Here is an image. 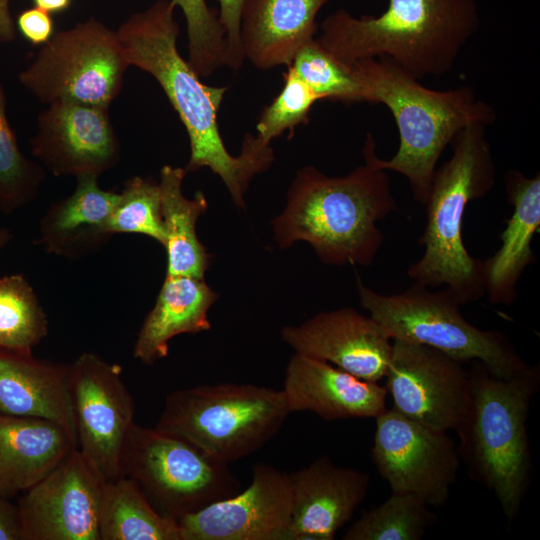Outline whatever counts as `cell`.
<instances>
[{
	"label": "cell",
	"instance_id": "22",
	"mask_svg": "<svg viewBox=\"0 0 540 540\" xmlns=\"http://www.w3.org/2000/svg\"><path fill=\"white\" fill-rule=\"evenodd\" d=\"M72 194L53 203L39 224L37 244L46 252L80 259L105 246L113 234L109 220L119 193L99 187L98 178L78 177Z\"/></svg>",
	"mask_w": 540,
	"mask_h": 540
},
{
	"label": "cell",
	"instance_id": "7",
	"mask_svg": "<svg viewBox=\"0 0 540 540\" xmlns=\"http://www.w3.org/2000/svg\"><path fill=\"white\" fill-rule=\"evenodd\" d=\"M290 414L282 389L217 383L170 392L155 428L229 465L271 441Z\"/></svg>",
	"mask_w": 540,
	"mask_h": 540
},
{
	"label": "cell",
	"instance_id": "14",
	"mask_svg": "<svg viewBox=\"0 0 540 540\" xmlns=\"http://www.w3.org/2000/svg\"><path fill=\"white\" fill-rule=\"evenodd\" d=\"M104 483L75 447L22 493L17 504L22 540H100Z\"/></svg>",
	"mask_w": 540,
	"mask_h": 540
},
{
	"label": "cell",
	"instance_id": "12",
	"mask_svg": "<svg viewBox=\"0 0 540 540\" xmlns=\"http://www.w3.org/2000/svg\"><path fill=\"white\" fill-rule=\"evenodd\" d=\"M375 420L371 458L391 492L414 494L429 506L444 505L460 467L453 439L393 408Z\"/></svg>",
	"mask_w": 540,
	"mask_h": 540
},
{
	"label": "cell",
	"instance_id": "15",
	"mask_svg": "<svg viewBox=\"0 0 540 540\" xmlns=\"http://www.w3.org/2000/svg\"><path fill=\"white\" fill-rule=\"evenodd\" d=\"M289 474L258 463L251 482L233 496L178 521L181 540H291Z\"/></svg>",
	"mask_w": 540,
	"mask_h": 540
},
{
	"label": "cell",
	"instance_id": "37",
	"mask_svg": "<svg viewBox=\"0 0 540 540\" xmlns=\"http://www.w3.org/2000/svg\"><path fill=\"white\" fill-rule=\"evenodd\" d=\"M0 540H22L17 505L0 496Z\"/></svg>",
	"mask_w": 540,
	"mask_h": 540
},
{
	"label": "cell",
	"instance_id": "23",
	"mask_svg": "<svg viewBox=\"0 0 540 540\" xmlns=\"http://www.w3.org/2000/svg\"><path fill=\"white\" fill-rule=\"evenodd\" d=\"M0 413L47 419L76 436L69 364L0 351Z\"/></svg>",
	"mask_w": 540,
	"mask_h": 540
},
{
	"label": "cell",
	"instance_id": "19",
	"mask_svg": "<svg viewBox=\"0 0 540 540\" xmlns=\"http://www.w3.org/2000/svg\"><path fill=\"white\" fill-rule=\"evenodd\" d=\"M282 391L289 411H309L327 421L376 418L387 410V391L320 359L294 353Z\"/></svg>",
	"mask_w": 540,
	"mask_h": 540
},
{
	"label": "cell",
	"instance_id": "8",
	"mask_svg": "<svg viewBox=\"0 0 540 540\" xmlns=\"http://www.w3.org/2000/svg\"><path fill=\"white\" fill-rule=\"evenodd\" d=\"M362 308L392 340L435 348L465 364L480 361L490 372L512 378L528 371L510 340L500 331L482 330L461 314V303L448 288L432 291L414 283L400 293L380 294L357 276Z\"/></svg>",
	"mask_w": 540,
	"mask_h": 540
},
{
	"label": "cell",
	"instance_id": "24",
	"mask_svg": "<svg viewBox=\"0 0 540 540\" xmlns=\"http://www.w3.org/2000/svg\"><path fill=\"white\" fill-rule=\"evenodd\" d=\"M75 447L76 436L62 425L0 413V496L25 492Z\"/></svg>",
	"mask_w": 540,
	"mask_h": 540
},
{
	"label": "cell",
	"instance_id": "21",
	"mask_svg": "<svg viewBox=\"0 0 540 540\" xmlns=\"http://www.w3.org/2000/svg\"><path fill=\"white\" fill-rule=\"evenodd\" d=\"M505 190L513 212L500 234L499 249L483 260V277L489 302L510 305L522 274L536 259L531 243L540 227V174L526 177L510 169L505 174Z\"/></svg>",
	"mask_w": 540,
	"mask_h": 540
},
{
	"label": "cell",
	"instance_id": "40",
	"mask_svg": "<svg viewBox=\"0 0 540 540\" xmlns=\"http://www.w3.org/2000/svg\"><path fill=\"white\" fill-rule=\"evenodd\" d=\"M13 238L12 232L7 228H0V248L7 245Z\"/></svg>",
	"mask_w": 540,
	"mask_h": 540
},
{
	"label": "cell",
	"instance_id": "5",
	"mask_svg": "<svg viewBox=\"0 0 540 540\" xmlns=\"http://www.w3.org/2000/svg\"><path fill=\"white\" fill-rule=\"evenodd\" d=\"M486 127L471 124L451 142L452 155L437 167L426 203L422 256L407 269L416 283L445 286L463 304L485 295L483 260L466 249L462 230L467 205L485 197L496 182V164Z\"/></svg>",
	"mask_w": 540,
	"mask_h": 540
},
{
	"label": "cell",
	"instance_id": "29",
	"mask_svg": "<svg viewBox=\"0 0 540 540\" xmlns=\"http://www.w3.org/2000/svg\"><path fill=\"white\" fill-rule=\"evenodd\" d=\"M48 333L46 314L21 274L0 278V351L30 354Z\"/></svg>",
	"mask_w": 540,
	"mask_h": 540
},
{
	"label": "cell",
	"instance_id": "32",
	"mask_svg": "<svg viewBox=\"0 0 540 540\" xmlns=\"http://www.w3.org/2000/svg\"><path fill=\"white\" fill-rule=\"evenodd\" d=\"M109 228L114 234H141L165 243L159 183L135 176L127 180L113 208Z\"/></svg>",
	"mask_w": 540,
	"mask_h": 540
},
{
	"label": "cell",
	"instance_id": "1",
	"mask_svg": "<svg viewBox=\"0 0 540 540\" xmlns=\"http://www.w3.org/2000/svg\"><path fill=\"white\" fill-rule=\"evenodd\" d=\"M175 8L171 0L155 1L129 16L116 31L118 38L129 66L156 79L185 126L190 144L186 171L208 167L222 179L235 205L242 208L253 177L273 163V149L247 133L240 154L228 152L217 120L228 87L204 84L180 55Z\"/></svg>",
	"mask_w": 540,
	"mask_h": 540
},
{
	"label": "cell",
	"instance_id": "11",
	"mask_svg": "<svg viewBox=\"0 0 540 540\" xmlns=\"http://www.w3.org/2000/svg\"><path fill=\"white\" fill-rule=\"evenodd\" d=\"M122 368L92 352L69 364L77 447L105 480L122 476L121 454L135 424V405Z\"/></svg>",
	"mask_w": 540,
	"mask_h": 540
},
{
	"label": "cell",
	"instance_id": "34",
	"mask_svg": "<svg viewBox=\"0 0 540 540\" xmlns=\"http://www.w3.org/2000/svg\"><path fill=\"white\" fill-rule=\"evenodd\" d=\"M283 75L282 90L263 108L256 125V136L266 144L286 131L292 137L297 126L309 122L310 111L319 101L291 67L288 66Z\"/></svg>",
	"mask_w": 540,
	"mask_h": 540
},
{
	"label": "cell",
	"instance_id": "16",
	"mask_svg": "<svg viewBox=\"0 0 540 540\" xmlns=\"http://www.w3.org/2000/svg\"><path fill=\"white\" fill-rule=\"evenodd\" d=\"M37 119L31 152L55 176L99 177L120 158L108 108L73 101L48 104Z\"/></svg>",
	"mask_w": 540,
	"mask_h": 540
},
{
	"label": "cell",
	"instance_id": "9",
	"mask_svg": "<svg viewBox=\"0 0 540 540\" xmlns=\"http://www.w3.org/2000/svg\"><path fill=\"white\" fill-rule=\"evenodd\" d=\"M121 471L159 513L177 522L241 490L229 465L179 438L137 424L126 437Z\"/></svg>",
	"mask_w": 540,
	"mask_h": 540
},
{
	"label": "cell",
	"instance_id": "38",
	"mask_svg": "<svg viewBox=\"0 0 540 540\" xmlns=\"http://www.w3.org/2000/svg\"><path fill=\"white\" fill-rule=\"evenodd\" d=\"M15 38L16 25L10 12L9 0H0V43H10Z\"/></svg>",
	"mask_w": 540,
	"mask_h": 540
},
{
	"label": "cell",
	"instance_id": "27",
	"mask_svg": "<svg viewBox=\"0 0 540 540\" xmlns=\"http://www.w3.org/2000/svg\"><path fill=\"white\" fill-rule=\"evenodd\" d=\"M99 535L100 540H181L178 522L159 513L124 475L104 483Z\"/></svg>",
	"mask_w": 540,
	"mask_h": 540
},
{
	"label": "cell",
	"instance_id": "4",
	"mask_svg": "<svg viewBox=\"0 0 540 540\" xmlns=\"http://www.w3.org/2000/svg\"><path fill=\"white\" fill-rule=\"evenodd\" d=\"M347 66L361 87L363 101L385 105L398 129L396 153L387 160L375 153L376 165L403 175L422 205L438 161L458 132L471 124L489 126L497 119L495 109L469 86L430 89L384 58Z\"/></svg>",
	"mask_w": 540,
	"mask_h": 540
},
{
	"label": "cell",
	"instance_id": "2",
	"mask_svg": "<svg viewBox=\"0 0 540 540\" xmlns=\"http://www.w3.org/2000/svg\"><path fill=\"white\" fill-rule=\"evenodd\" d=\"M370 132L363 146L364 164L342 177L300 168L291 183L283 212L272 221L280 248L305 241L328 265L370 266L384 241L377 223L398 211L388 171L374 161Z\"/></svg>",
	"mask_w": 540,
	"mask_h": 540
},
{
	"label": "cell",
	"instance_id": "18",
	"mask_svg": "<svg viewBox=\"0 0 540 540\" xmlns=\"http://www.w3.org/2000/svg\"><path fill=\"white\" fill-rule=\"evenodd\" d=\"M289 474L292 488L291 540H333L364 501L370 476L336 465L321 455Z\"/></svg>",
	"mask_w": 540,
	"mask_h": 540
},
{
	"label": "cell",
	"instance_id": "20",
	"mask_svg": "<svg viewBox=\"0 0 540 540\" xmlns=\"http://www.w3.org/2000/svg\"><path fill=\"white\" fill-rule=\"evenodd\" d=\"M329 0H245L240 42L245 60L260 70L288 67L315 39L316 17Z\"/></svg>",
	"mask_w": 540,
	"mask_h": 540
},
{
	"label": "cell",
	"instance_id": "30",
	"mask_svg": "<svg viewBox=\"0 0 540 540\" xmlns=\"http://www.w3.org/2000/svg\"><path fill=\"white\" fill-rule=\"evenodd\" d=\"M6 102L0 84V212L10 215L37 199L45 173L22 154L7 119Z\"/></svg>",
	"mask_w": 540,
	"mask_h": 540
},
{
	"label": "cell",
	"instance_id": "28",
	"mask_svg": "<svg viewBox=\"0 0 540 540\" xmlns=\"http://www.w3.org/2000/svg\"><path fill=\"white\" fill-rule=\"evenodd\" d=\"M437 522L429 505L410 493H394L365 511L345 531L344 540H420Z\"/></svg>",
	"mask_w": 540,
	"mask_h": 540
},
{
	"label": "cell",
	"instance_id": "6",
	"mask_svg": "<svg viewBox=\"0 0 540 540\" xmlns=\"http://www.w3.org/2000/svg\"><path fill=\"white\" fill-rule=\"evenodd\" d=\"M470 396L456 428L458 452L471 476L498 500L509 523L518 516L529 487L531 451L527 419L540 384L539 366L502 378L480 361L470 362Z\"/></svg>",
	"mask_w": 540,
	"mask_h": 540
},
{
	"label": "cell",
	"instance_id": "31",
	"mask_svg": "<svg viewBox=\"0 0 540 540\" xmlns=\"http://www.w3.org/2000/svg\"><path fill=\"white\" fill-rule=\"evenodd\" d=\"M289 67L319 101L364 102L361 87L349 67L328 53L316 38L297 52Z\"/></svg>",
	"mask_w": 540,
	"mask_h": 540
},
{
	"label": "cell",
	"instance_id": "39",
	"mask_svg": "<svg viewBox=\"0 0 540 540\" xmlns=\"http://www.w3.org/2000/svg\"><path fill=\"white\" fill-rule=\"evenodd\" d=\"M32 2L35 7L52 15L68 10L72 0H32Z\"/></svg>",
	"mask_w": 540,
	"mask_h": 540
},
{
	"label": "cell",
	"instance_id": "36",
	"mask_svg": "<svg viewBox=\"0 0 540 540\" xmlns=\"http://www.w3.org/2000/svg\"><path fill=\"white\" fill-rule=\"evenodd\" d=\"M15 25L23 38L32 45L46 44L55 33L51 14L35 6L23 10Z\"/></svg>",
	"mask_w": 540,
	"mask_h": 540
},
{
	"label": "cell",
	"instance_id": "10",
	"mask_svg": "<svg viewBox=\"0 0 540 540\" xmlns=\"http://www.w3.org/2000/svg\"><path fill=\"white\" fill-rule=\"evenodd\" d=\"M128 67L117 32L92 17L55 32L18 79L45 104L109 107L122 90Z\"/></svg>",
	"mask_w": 540,
	"mask_h": 540
},
{
	"label": "cell",
	"instance_id": "35",
	"mask_svg": "<svg viewBox=\"0 0 540 540\" xmlns=\"http://www.w3.org/2000/svg\"><path fill=\"white\" fill-rule=\"evenodd\" d=\"M217 2L219 20L226 36L225 66L239 70L245 60L240 42L241 15L245 0H217Z\"/></svg>",
	"mask_w": 540,
	"mask_h": 540
},
{
	"label": "cell",
	"instance_id": "17",
	"mask_svg": "<svg viewBox=\"0 0 540 540\" xmlns=\"http://www.w3.org/2000/svg\"><path fill=\"white\" fill-rule=\"evenodd\" d=\"M281 338L295 353L329 362L370 382L385 377L393 348L380 324L354 308L321 312L299 325L285 326Z\"/></svg>",
	"mask_w": 540,
	"mask_h": 540
},
{
	"label": "cell",
	"instance_id": "3",
	"mask_svg": "<svg viewBox=\"0 0 540 540\" xmlns=\"http://www.w3.org/2000/svg\"><path fill=\"white\" fill-rule=\"evenodd\" d=\"M479 25L475 0H388L378 16L336 10L316 39L345 65L384 58L420 80L448 73Z\"/></svg>",
	"mask_w": 540,
	"mask_h": 540
},
{
	"label": "cell",
	"instance_id": "13",
	"mask_svg": "<svg viewBox=\"0 0 540 540\" xmlns=\"http://www.w3.org/2000/svg\"><path fill=\"white\" fill-rule=\"evenodd\" d=\"M392 408L433 430H456L467 410L470 372L465 363L426 345L393 340L385 374Z\"/></svg>",
	"mask_w": 540,
	"mask_h": 540
},
{
	"label": "cell",
	"instance_id": "33",
	"mask_svg": "<svg viewBox=\"0 0 540 540\" xmlns=\"http://www.w3.org/2000/svg\"><path fill=\"white\" fill-rule=\"evenodd\" d=\"M185 17L188 63L200 78L209 77L225 66L227 47L217 9L206 0H171Z\"/></svg>",
	"mask_w": 540,
	"mask_h": 540
},
{
	"label": "cell",
	"instance_id": "26",
	"mask_svg": "<svg viewBox=\"0 0 540 540\" xmlns=\"http://www.w3.org/2000/svg\"><path fill=\"white\" fill-rule=\"evenodd\" d=\"M186 169L164 165L160 170L161 211L167 254L166 276H191L204 279L210 254L196 233L199 217L208 209L201 191L192 199L182 191Z\"/></svg>",
	"mask_w": 540,
	"mask_h": 540
},
{
	"label": "cell",
	"instance_id": "25",
	"mask_svg": "<svg viewBox=\"0 0 540 540\" xmlns=\"http://www.w3.org/2000/svg\"><path fill=\"white\" fill-rule=\"evenodd\" d=\"M217 298L218 294L204 279L165 276L155 304L138 332L133 357L153 365L168 355L172 338L209 330L208 311Z\"/></svg>",
	"mask_w": 540,
	"mask_h": 540
}]
</instances>
